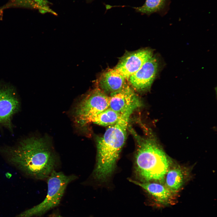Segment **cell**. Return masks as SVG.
Here are the masks:
<instances>
[{
    "label": "cell",
    "instance_id": "5b68a950",
    "mask_svg": "<svg viewBox=\"0 0 217 217\" xmlns=\"http://www.w3.org/2000/svg\"><path fill=\"white\" fill-rule=\"evenodd\" d=\"M110 97L99 88H96L84 96L75 109L76 121L81 126L109 108Z\"/></svg>",
    "mask_w": 217,
    "mask_h": 217
},
{
    "label": "cell",
    "instance_id": "2e32d148",
    "mask_svg": "<svg viewBox=\"0 0 217 217\" xmlns=\"http://www.w3.org/2000/svg\"><path fill=\"white\" fill-rule=\"evenodd\" d=\"M43 10L44 13L50 12L54 14L56 13L48 6L49 2L47 0H33Z\"/></svg>",
    "mask_w": 217,
    "mask_h": 217
},
{
    "label": "cell",
    "instance_id": "5bb4252c",
    "mask_svg": "<svg viewBox=\"0 0 217 217\" xmlns=\"http://www.w3.org/2000/svg\"><path fill=\"white\" fill-rule=\"evenodd\" d=\"M121 114L108 108L91 119L90 122L107 126L115 124L119 118Z\"/></svg>",
    "mask_w": 217,
    "mask_h": 217
},
{
    "label": "cell",
    "instance_id": "8992f818",
    "mask_svg": "<svg viewBox=\"0 0 217 217\" xmlns=\"http://www.w3.org/2000/svg\"><path fill=\"white\" fill-rule=\"evenodd\" d=\"M20 102L14 87L0 82V126L12 130L13 116L19 110Z\"/></svg>",
    "mask_w": 217,
    "mask_h": 217
},
{
    "label": "cell",
    "instance_id": "e0dca14e",
    "mask_svg": "<svg viewBox=\"0 0 217 217\" xmlns=\"http://www.w3.org/2000/svg\"><path fill=\"white\" fill-rule=\"evenodd\" d=\"M48 217H64L57 212H54L50 215Z\"/></svg>",
    "mask_w": 217,
    "mask_h": 217
},
{
    "label": "cell",
    "instance_id": "8fae6325",
    "mask_svg": "<svg viewBox=\"0 0 217 217\" xmlns=\"http://www.w3.org/2000/svg\"><path fill=\"white\" fill-rule=\"evenodd\" d=\"M129 180L143 188L159 203L166 205L171 203L173 199L172 193L166 187L157 183L139 182L131 179Z\"/></svg>",
    "mask_w": 217,
    "mask_h": 217
},
{
    "label": "cell",
    "instance_id": "9c48e42d",
    "mask_svg": "<svg viewBox=\"0 0 217 217\" xmlns=\"http://www.w3.org/2000/svg\"><path fill=\"white\" fill-rule=\"evenodd\" d=\"M109 108L120 114L140 107L138 96L127 84L121 89L110 94Z\"/></svg>",
    "mask_w": 217,
    "mask_h": 217
},
{
    "label": "cell",
    "instance_id": "ac0fdd59",
    "mask_svg": "<svg viewBox=\"0 0 217 217\" xmlns=\"http://www.w3.org/2000/svg\"><path fill=\"white\" fill-rule=\"evenodd\" d=\"M89 0V1H92V0Z\"/></svg>",
    "mask_w": 217,
    "mask_h": 217
},
{
    "label": "cell",
    "instance_id": "4fadbf2b",
    "mask_svg": "<svg viewBox=\"0 0 217 217\" xmlns=\"http://www.w3.org/2000/svg\"><path fill=\"white\" fill-rule=\"evenodd\" d=\"M165 175L166 187L172 193L178 191L182 186L184 181V175L181 169L175 168L168 170Z\"/></svg>",
    "mask_w": 217,
    "mask_h": 217
},
{
    "label": "cell",
    "instance_id": "52a82bcc",
    "mask_svg": "<svg viewBox=\"0 0 217 217\" xmlns=\"http://www.w3.org/2000/svg\"><path fill=\"white\" fill-rule=\"evenodd\" d=\"M161 68L159 58L153 55L137 71L131 75L128 80L137 91H147L150 89Z\"/></svg>",
    "mask_w": 217,
    "mask_h": 217
},
{
    "label": "cell",
    "instance_id": "3957f363",
    "mask_svg": "<svg viewBox=\"0 0 217 217\" xmlns=\"http://www.w3.org/2000/svg\"><path fill=\"white\" fill-rule=\"evenodd\" d=\"M128 128L137 143L135 169L142 182L163 180L170 164L165 153L152 136L142 137Z\"/></svg>",
    "mask_w": 217,
    "mask_h": 217
},
{
    "label": "cell",
    "instance_id": "9a60e30c",
    "mask_svg": "<svg viewBox=\"0 0 217 217\" xmlns=\"http://www.w3.org/2000/svg\"><path fill=\"white\" fill-rule=\"evenodd\" d=\"M12 7L36 9H38L41 13H44L42 9L33 0H9L5 5L0 8V20L2 18L3 10Z\"/></svg>",
    "mask_w": 217,
    "mask_h": 217
},
{
    "label": "cell",
    "instance_id": "30bf717a",
    "mask_svg": "<svg viewBox=\"0 0 217 217\" xmlns=\"http://www.w3.org/2000/svg\"><path fill=\"white\" fill-rule=\"evenodd\" d=\"M127 79L114 68L103 73L98 82L99 87L105 93L111 94L118 91L127 84Z\"/></svg>",
    "mask_w": 217,
    "mask_h": 217
},
{
    "label": "cell",
    "instance_id": "277c9868",
    "mask_svg": "<svg viewBox=\"0 0 217 217\" xmlns=\"http://www.w3.org/2000/svg\"><path fill=\"white\" fill-rule=\"evenodd\" d=\"M77 178L74 175H67L62 172L53 170L47 178L48 191L44 200L15 217L41 216L58 206L68 184Z\"/></svg>",
    "mask_w": 217,
    "mask_h": 217
},
{
    "label": "cell",
    "instance_id": "6da1fadb",
    "mask_svg": "<svg viewBox=\"0 0 217 217\" xmlns=\"http://www.w3.org/2000/svg\"><path fill=\"white\" fill-rule=\"evenodd\" d=\"M0 155L25 175L37 180L47 179L57 163L54 149L46 137H28L14 145L0 146Z\"/></svg>",
    "mask_w": 217,
    "mask_h": 217
},
{
    "label": "cell",
    "instance_id": "ba28073f",
    "mask_svg": "<svg viewBox=\"0 0 217 217\" xmlns=\"http://www.w3.org/2000/svg\"><path fill=\"white\" fill-rule=\"evenodd\" d=\"M153 55V51L148 48L127 52L120 58L114 68L128 80Z\"/></svg>",
    "mask_w": 217,
    "mask_h": 217
},
{
    "label": "cell",
    "instance_id": "7a4b0ae2",
    "mask_svg": "<svg viewBox=\"0 0 217 217\" xmlns=\"http://www.w3.org/2000/svg\"><path fill=\"white\" fill-rule=\"evenodd\" d=\"M132 113L128 111L121 113L118 121L109 126L102 136L96 138V162L93 173L96 180L104 181L113 172L126 139L129 118Z\"/></svg>",
    "mask_w": 217,
    "mask_h": 217
},
{
    "label": "cell",
    "instance_id": "7c38bea8",
    "mask_svg": "<svg viewBox=\"0 0 217 217\" xmlns=\"http://www.w3.org/2000/svg\"><path fill=\"white\" fill-rule=\"evenodd\" d=\"M169 0H146L144 4L133 8L137 12L150 15L157 13L162 15L165 14L169 9Z\"/></svg>",
    "mask_w": 217,
    "mask_h": 217
}]
</instances>
